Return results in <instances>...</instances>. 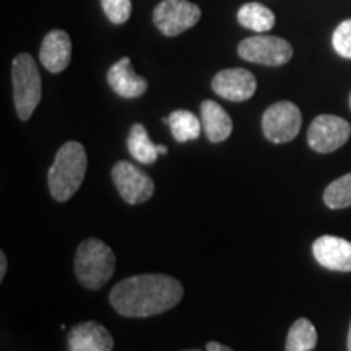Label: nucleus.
<instances>
[{
	"label": "nucleus",
	"mask_w": 351,
	"mask_h": 351,
	"mask_svg": "<svg viewBox=\"0 0 351 351\" xmlns=\"http://www.w3.org/2000/svg\"><path fill=\"white\" fill-rule=\"evenodd\" d=\"M72 59V41L62 29H52L43 39L39 60L51 73H60L69 67Z\"/></svg>",
	"instance_id": "ddd939ff"
},
{
	"label": "nucleus",
	"mask_w": 351,
	"mask_h": 351,
	"mask_svg": "<svg viewBox=\"0 0 351 351\" xmlns=\"http://www.w3.org/2000/svg\"><path fill=\"white\" fill-rule=\"evenodd\" d=\"M127 148H129L130 155L142 165H153L160 156L158 145L152 142L147 129L142 124L132 125L129 138H127Z\"/></svg>",
	"instance_id": "f3484780"
},
{
	"label": "nucleus",
	"mask_w": 351,
	"mask_h": 351,
	"mask_svg": "<svg viewBox=\"0 0 351 351\" xmlns=\"http://www.w3.org/2000/svg\"><path fill=\"white\" fill-rule=\"evenodd\" d=\"M202 10L189 0H161L153 12V21L165 36H178L199 23Z\"/></svg>",
	"instance_id": "0eeeda50"
},
{
	"label": "nucleus",
	"mask_w": 351,
	"mask_h": 351,
	"mask_svg": "<svg viewBox=\"0 0 351 351\" xmlns=\"http://www.w3.org/2000/svg\"><path fill=\"white\" fill-rule=\"evenodd\" d=\"M86 152L80 142H67L57 152L47 173V184L52 199L67 202L77 194L86 174Z\"/></svg>",
	"instance_id": "f03ea898"
},
{
	"label": "nucleus",
	"mask_w": 351,
	"mask_h": 351,
	"mask_svg": "<svg viewBox=\"0 0 351 351\" xmlns=\"http://www.w3.org/2000/svg\"><path fill=\"white\" fill-rule=\"evenodd\" d=\"M346 350L351 351V324H350V330H348V339H346Z\"/></svg>",
	"instance_id": "393cba45"
},
{
	"label": "nucleus",
	"mask_w": 351,
	"mask_h": 351,
	"mask_svg": "<svg viewBox=\"0 0 351 351\" xmlns=\"http://www.w3.org/2000/svg\"><path fill=\"white\" fill-rule=\"evenodd\" d=\"M7 256L5 252H0V282H2L3 278H5V274H7Z\"/></svg>",
	"instance_id": "b1692460"
},
{
	"label": "nucleus",
	"mask_w": 351,
	"mask_h": 351,
	"mask_svg": "<svg viewBox=\"0 0 351 351\" xmlns=\"http://www.w3.org/2000/svg\"><path fill=\"white\" fill-rule=\"evenodd\" d=\"M114 186L124 202L138 205L150 200L155 194V182L147 173L130 161H117L111 171Z\"/></svg>",
	"instance_id": "6e6552de"
},
{
	"label": "nucleus",
	"mask_w": 351,
	"mask_h": 351,
	"mask_svg": "<svg viewBox=\"0 0 351 351\" xmlns=\"http://www.w3.org/2000/svg\"><path fill=\"white\" fill-rule=\"evenodd\" d=\"M238 54L247 62L280 67L291 60L293 47L287 39L261 33L258 36L245 38L244 41H241Z\"/></svg>",
	"instance_id": "39448f33"
},
{
	"label": "nucleus",
	"mask_w": 351,
	"mask_h": 351,
	"mask_svg": "<svg viewBox=\"0 0 351 351\" xmlns=\"http://www.w3.org/2000/svg\"><path fill=\"white\" fill-rule=\"evenodd\" d=\"M333 49L337 54L345 57V59H351V20H345L337 26L332 36Z\"/></svg>",
	"instance_id": "4be33fe9"
},
{
	"label": "nucleus",
	"mask_w": 351,
	"mask_h": 351,
	"mask_svg": "<svg viewBox=\"0 0 351 351\" xmlns=\"http://www.w3.org/2000/svg\"><path fill=\"white\" fill-rule=\"evenodd\" d=\"M302 116L300 108L291 101H280L267 108L262 117V130L271 143H288L298 137Z\"/></svg>",
	"instance_id": "423d86ee"
},
{
	"label": "nucleus",
	"mask_w": 351,
	"mask_h": 351,
	"mask_svg": "<svg viewBox=\"0 0 351 351\" xmlns=\"http://www.w3.org/2000/svg\"><path fill=\"white\" fill-rule=\"evenodd\" d=\"M350 108H351V95H350Z\"/></svg>",
	"instance_id": "cd10ccee"
},
{
	"label": "nucleus",
	"mask_w": 351,
	"mask_h": 351,
	"mask_svg": "<svg viewBox=\"0 0 351 351\" xmlns=\"http://www.w3.org/2000/svg\"><path fill=\"white\" fill-rule=\"evenodd\" d=\"M181 282L163 274L134 275L111 289V306L124 317H152L173 309L181 302Z\"/></svg>",
	"instance_id": "f257e3e1"
},
{
	"label": "nucleus",
	"mask_w": 351,
	"mask_h": 351,
	"mask_svg": "<svg viewBox=\"0 0 351 351\" xmlns=\"http://www.w3.org/2000/svg\"><path fill=\"white\" fill-rule=\"evenodd\" d=\"M75 275L86 289H99L116 270V256L103 241L90 238L78 245L73 262Z\"/></svg>",
	"instance_id": "7ed1b4c3"
},
{
	"label": "nucleus",
	"mask_w": 351,
	"mask_h": 351,
	"mask_svg": "<svg viewBox=\"0 0 351 351\" xmlns=\"http://www.w3.org/2000/svg\"><path fill=\"white\" fill-rule=\"evenodd\" d=\"M166 124L169 125L171 134L178 140L179 143L191 142L200 137L202 122L194 112L186 111V109H179L169 114L168 119H165Z\"/></svg>",
	"instance_id": "dca6fc26"
},
{
	"label": "nucleus",
	"mask_w": 351,
	"mask_h": 351,
	"mask_svg": "<svg viewBox=\"0 0 351 351\" xmlns=\"http://www.w3.org/2000/svg\"><path fill=\"white\" fill-rule=\"evenodd\" d=\"M351 125L332 114L317 116L307 130V143L317 153H332L348 142Z\"/></svg>",
	"instance_id": "1a4fd4ad"
},
{
	"label": "nucleus",
	"mask_w": 351,
	"mask_h": 351,
	"mask_svg": "<svg viewBox=\"0 0 351 351\" xmlns=\"http://www.w3.org/2000/svg\"><path fill=\"white\" fill-rule=\"evenodd\" d=\"M108 83L116 95L127 99L140 98L148 90V82L134 72L129 57H122L111 65L108 72Z\"/></svg>",
	"instance_id": "4468645a"
},
{
	"label": "nucleus",
	"mask_w": 351,
	"mask_h": 351,
	"mask_svg": "<svg viewBox=\"0 0 351 351\" xmlns=\"http://www.w3.org/2000/svg\"><path fill=\"white\" fill-rule=\"evenodd\" d=\"M158 152H160V155H166V153H168V148H166L165 145H158Z\"/></svg>",
	"instance_id": "a878e982"
},
{
	"label": "nucleus",
	"mask_w": 351,
	"mask_h": 351,
	"mask_svg": "<svg viewBox=\"0 0 351 351\" xmlns=\"http://www.w3.org/2000/svg\"><path fill=\"white\" fill-rule=\"evenodd\" d=\"M13 101L21 121H28L38 108L43 95V83L38 65L29 54L21 52L12 64Z\"/></svg>",
	"instance_id": "20e7f679"
},
{
	"label": "nucleus",
	"mask_w": 351,
	"mask_h": 351,
	"mask_svg": "<svg viewBox=\"0 0 351 351\" xmlns=\"http://www.w3.org/2000/svg\"><path fill=\"white\" fill-rule=\"evenodd\" d=\"M317 345V330L309 319H298L289 328L285 351H311Z\"/></svg>",
	"instance_id": "6ab92c4d"
},
{
	"label": "nucleus",
	"mask_w": 351,
	"mask_h": 351,
	"mask_svg": "<svg viewBox=\"0 0 351 351\" xmlns=\"http://www.w3.org/2000/svg\"><path fill=\"white\" fill-rule=\"evenodd\" d=\"M69 351H112L114 339L108 328L95 320L73 326L67 335Z\"/></svg>",
	"instance_id": "9b49d317"
},
{
	"label": "nucleus",
	"mask_w": 351,
	"mask_h": 351,
	"mask_svg": "<svg viewBox=\"0 0 351 351\" xmlns=\"http://www.w3.org/2000/svg\"><path fill=\"white\" fill-rule=\"evenodd\" d=\"M238 21L244 28L256 33H267L275 26V15L269 7L262 3H244L238 12Z\"/></svg>",
	"instance_id": "a211bd4d"
},
{
	"label": "nucleus",
	"mask_w": 351,
	"mask_h": 351,
	"mask_svg": "<svg viewBox=\"0 0 351 351\" xmlns=\"http://www.w3.org/2000/svg\"><path fill=\"white\" fill-rule=\"evenodd\" d=\"M212 88L221 98L243 103L256 93L257 80L254 73L245 69H225L213 77Z\"/></svg>",
	"instance_id": "9d476101"
},
{
	"label": "nucleus",
	"mask_w": 351,
	"mask_h": 351,
	"mask_svg": "<svg viewBox=\"0 0 351 351\" xmlns=\"http://www.w3.org/2000/svg\"><path fill=\"white\" fill-rule=\"evenodd\" d=\"M313 254L320 265L333 271H351V243L337 236H320L314 241Z\"/></svg>",
	"instance_id": "f8f14e48"
},
{
	"label": "nucleus",
	"mask_w": 351,
	"mask_h": 351,
	"mask_svg": "<svg viewBox=\"0 0 351 351\" xmlns=\"http://www.w3.org/2000/svg\"><path fill=\"white\" fill-rule=\"evenodd\" d=\"M202 127L212 143H221L230 138L232 121L225 109L212 99H205L200 106Z\"/></svg>",
	"instance_id": "2eb2a0df"
},
{
	"label": "nucleus",
	"mask_w": 351,
	"mask_h": 351,
	"mask_svg": "<svg viewBox=\"0 0 351 351\" xmlns=\"http://www.w3.org/2000/svg\"><path fill=\"white\" fill-rule=\"evenodd\" d=\"M324 202L332 210L351 207V173L328 184L324 192Z\"/></svg>",
	"instance_id": "aec40b11"
},
{
	"label": "nucleus",
	"mask_w": 351,
	"mask_h": 351,
	"mask_svg": "<svg viewBox=\"0 0 351 351\" xmlns=\"http://www.w3.org/2000/svg\"><path fill=\"white\" fill-rule=\"evenodd\" d=\"M181 351H200V350H181Z\"/></svg>",
	"instance_id": "bb28decb"
},
{
	"label": "nucleus",
	"mask_w": 351,
	"mask_h": 351,
	"mask_svg": "<svg viewBox=\"0 0 351 351\" xmlns=\"http://www.w3.org/2000/svg\"><path fill=\"white\" fill-rule=\"evenodd\" d=\"M207 351H234V350H231L230 346H225V345L218 343V341H208V343H207Z\"/></svg>",
	"instance_id": "5701e85b"
},
{
	"label": "nucleus",
	"mask_w": 351,
	"mask_h": 351,
	"mask_svg": "<svg viewBox=\"0 0 351 351\" xmlns=\"http://www.w3.org/2000/svg\"><path fill=\"white\" fill-rule=\"evenodd\" d=\"M101 7H103L104 13H106L108 20L114 25H124L130 19V0H101Z\"/></svg>",
	"instance_id": "412c9836"
}]
</instances>
